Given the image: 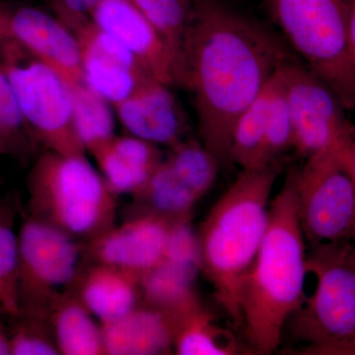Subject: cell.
I'll return each instance as SVG.
<instances>
[{
	"label": "cell",
	"instance_id": "obj_23",
	"mask_svg": "<svg viewBox=\"0 0 355 355\" xmlns=\"http://www.w3.org/2000/svg\"><path fill=\"white\" fill-rule=\"evenodd\" d=\"M70 89L77 137L86 153L94 155L116 137L111 104L86 81Z\"/></svg>",
	"mask_w": 355,
	"mask_h": 355
},
{
	"label": "cell",
	"instance_id": "obj_30",
	"mask_svg": "<svg viewBox=\"0 0 355 355\" xmlns=\"http://www.w3.org/2000/svg\"><path fill=\"white\" fill-rule=\"evenodd\" d=\"M102 0H50L55 16L71 31H78L91 21V14Z\"/></svg>",
	"mask_w": 355,
	"mask_h": 355
},
{
	"label": "cell",
	"instance_id": "obj_28",
	"mask_svg": "<svg viewBox=\"0 0 355 355\" xmlns=\"http://www.w3.org/2000/svg\"><path fill=\"white\" fill-rule=\"evenodd\" d=\"M11 355H58L49 318L19 312L6 315Z\"/></svg>",
	"mask_w": 355,
	"mask_h": 355
},
{
	"label": "cell",
	"instance_id": "obj_17",
	"mask_svg": "<svg viewBox=\"0 0 355 355\" xmlns=\"http://www.w3.org/2000/svg\"><path fill=\"white\" fill-rule=\"evenodd\" d=\"M107 355L174 354V328L164 313L144 303L127 316L102 324Z\"/></svg>",
	"mask_w": 355,
	"mask_h": 355
},
{
	"label": "cell",
	"instance_id": "obj_3",
	"mask_svg": "<svg viewBox=\"0 0 355 355\" xmlns=\"http://www.w3.org/2000/svg\"><path fill=\"white\" fill-rule=\"evenodd\" d=\"M282 170L280 160L242 170L209 210L198 231L202 273L237 328L241 327L243 284L265 238L273 188Z\"/></svg>",
	"mask_w": 355,
	"mask_h": 355
},
{
	"label": "cell",
	"instance_id": "obj_7",
	"mask_svg": "<svg viewBox=\"0 0 355 355\" xmlns=\"http://www.w3.org/2000/svg\"><path fill=\"white\" fill-rule=\"evenodd\" d=\"M349 144L313 154L295 169L298 218L308 249L352 241L355 183L347 166Z\"/></svg>",
	"mask_w": 355,
	"mask_h": 355
},
{
	"label": "cell",
	"instance_id": "obj_11",
	"mask_svg": "<svg viewBox=\"0 0 355 355\" xmlns=\"http://www.w3.org/2000/svg\"><path fill=\"white\" fill-rule=\"evenodd\" d=\"M91 21L130 51L156 80L170 87L189 88L183 67L130 0H102Z\"/></svg>",
	"mask_w": 355,
	"mask_h": 355
},
{
	"label": "cell",
	"instance_id": "obj_21",
	"mask_svg": "<svg viewBox=\"0 0 355 355\" xmlns=\"http://www.w3.org/2000/svg\"><path fill=\"white\" fill-rule=\"evenodd\" d=\"M275 76L236 121L231 135L229 161L245 169L265 167L263 149Z\"/></svg>",
	"mask_w": 355,
	"mask_h": 355
},
{
	"label": "cell",
	"instance_id": "obj_2",
	"mask_svg": "<svg viewBox=\"0 0 355 355\" xmlns=\"http://www.w3.org/2000/svg\"><path fill=\"white\" fill-rule=\"evenodd\" d=\"M308 246L298 218L295 169L270 207V221L260 250L243 284L241 327L253 352L279 349L287 322L306 298Z\"/></svg>",
	"mask_w": 355,
	"mask_h": 355
},
{
	"label": "cell",
	"instance_id": "obj_27",
	"mask_svg": "<svg viewBox=\"0 0 355 355\" xmlns=\"http://www.w3.org/2000/svg\"><path fill=\"white\" fill-rule=\"evenodd\" d=\"M279 69L275 74V89L266 123L263 158L265 166L279 161L295 144L293 121Z\"/></svg>",
	"mask_w": 355,
	"mask_h": 355
},
{
	"label": "cell",
	"instance_id": "obj_15",
	"mask_svg": "<svg viewBox=\"0 0 355 355\" xmlns=\"http://www.w3.org/2000/svg\"><path fill=\"white\" fill-rule=\"evenodd\" d=\"M170 88L149 78L114 106L119 120L130 135L169 148L188 137L187 114Z\"/></svg>",
	"mask_w": 355,
	"mask_h": 355
},
{
	"label": "cell",
	"instance_id": "obj_10",
	"mask_svg": "<svg viewBox=\"0 0 355 355\" xmlns=\"http://www.w3.org/2000/svg\"><path fill=\"white\" fill-rule=\"evenodd\" d=\"M293 121L294 149L303 157L352 140L355 128L326 83L299 60L280 67Z\"/></svg>",
	"mask_w": 355,
	"mask_h": 355
},
{
	"label": "cell",
	"instance_id": "obj_20",
	"mask_svg": "<svg viewBox=\"0 0 355 355\" xmlns=\"http://www.w3.org/2000/svg\"><path fill=\"white\" fill-rule=\"evenodd\" d=\"M174 327V354L179 355H233L240 352L237 338L217 324L205 306L180 317Z\"/></svg>",
	"mask_w": 355,
	"mask_h": 355
},
{
	"label": "cell",
	"instance_id": "obj_25",
	"mask_svg": "<svg viewBox=\"0 0 355 355\" xmlns=\"http://www.w3.org/2000/svg\"><path fill=\"white\" fill-rule=\"evenodd\" d=\"M171 50L187 73L184 44L193 0H130ZM188 77V76H187ZM189 83V81H188ZM189 89V88H188Z\"/></svg>",
	"mask_w": 355,
	"mask_h": 355
},
{
	"label": "cell",
	"instance_id": "obj_29",
	"mask_svg": "<svg viewBox=\"0 0 355 355\" xmlns=\"http://www.w3.org/2000/svg\"><path fill=\"white\" fill-rule=\"evenodd\" d=\"M163 261L202 273L200 237L190 220L173 224L166 244Z\"/></svg>",
	"mask_w": 355,
	"mask_h": 355
},
{
	"label": "cell",
	"instance_id": "obj_13",
	"mask_svg": "<svg viewBox=\"0 0 355 355\" xmlns=\"http://www.w3.org/2000/svg\"><path fill=\"white\" fill-rule=\"evenodd\" d=\"M173 224L155 214L141 212L89 241V252L95 263L120 268L140 279L162 263Z\"/></svg>",
	"mask_w": 355,
	"mask_h": 355
},
{
	"label": "cell",
	"instance_id": "obj_19",
	"mask_svg": "<svg viewBox=\"0 0 355 355\" xmlns=\"http://www.w3.org/2000/svg\"><path fill=\"white\" fill-rule=\"evenodd\" d=\"M49 321L60 354L105 355L102 324L77 297L76 289L55 303Z\"/></svg>",
	"mask_w": 355,
	"mask_h": 355
},
{
	"label": "cell",
	"instance_id": "obj_5",
	"mask_svg": "<svg viewBox=\"0 0 355 355\" xmlns=\"http://www.w3.org/2000/svg\"><path fill=\"white\" fill-rule=\"evenodd\" d=\"M308 273L316 286L287 322L284 334L300 345L298 354L355 355L352 241L308 249Z\"/></svg>",
	"mask_w": 355,
	"mask_h": 355
},
{
	"label": "cell",
	"instance_id": "obj_35",
	"mask_svg": "<svg viewBox=\"0 0 355 355\" xmlns=\"http://www.w3.org/2000/svg\"><path fill=\"white\" fill-rule=\"evenodd\" d=\"M349 1H352V0H349Z\"/></svg>",
	"mask_w": 355,
	"mask_h": 355
},
{
	"label": "cell",
	"instance_id": "obj_34",
	"mask_svg": "<svg viewBox=\"0 0 355 355\" xmlns=\"http://www.w3.org/2000/svg\"><path fill=\"white\" fill-rule=\"evenodd\" d=\"M352 258H354V261H355V221H354V233H352Z\"/></svg>",
	"mask_w": 355,
	"mask_h": 355
},
{
	"label": "cell",
	"instance_id": "obj_31",
	"mask_svg": "<svg viewBox=\"0 0 355 355\" xmlns=\"http://www.w3.org/2000/svg\"><path fill=\"white\" fill-rule=\"evenodd\" d=\"M3 311L0 310V355H11L10 336L7 327L6 314L1 317Z\"/></svg>",
	"mask_w": 355,
	"mask_h": 355
},
{
	"label": "cell",
	"instance_id": "obj_22",
	"mask_svg": "<svg viewBox=\"0 0 355 355\" xmlns=\"http://www.w3.org/2000/svg\"><path fill=\"white\" fill-rule=\"evenodd\" d=\"M135 198L146 207L142 212L155 214L172 223L191 220V212L200 200L177 177L165 158Z\"/></svg>",
	"mask_w": 355,
	"mask_h": 355
},
{
	"label": "cell",
	"instance_id": "obj_18",
	"mask_svg": "<svg viewBox=\"0 0 355 355\" xmlns=\"http://www.w3.org/2000/svg\"><path fill=\"white\" fill-rule=\"evenodd\" d=\"M198 272L163 261L140 277L144 304L161 311L172 324L202 304L196 291Z\"/></svg>",
	"mask_w": 355,
	"mask_h": 355
},
{
	"label": "cell",
	"instance_id": "obj_6",
	"mask_svg": "<svg viewBox=\"0 0 355 355\" xmlns=\"http://www.w3.org/2000/svg\"><path fill=\"white\" fill-rule=\"evenodd\" d=\"M266 10L306 67L355 110L349 0H265Z\"/></svg>",
	"mask_w": 355,
	"mask_h": 355
},
{
	"label": "cell",
	"instance_id": "obj_1",
	"mask_svg": "<svg viewBox=\"0 0 355 355\" xmlns=\"http://www.w3.org/2000/svg\"><path fill=\"white\" fill-rule=\"evenodd\" d=\"M291 50L282 37L226 0H193L184 64L200 141L219 164L229 161L240 114L280 67L297 60Z\"/></svg>",
	"mask_w": 355,
	"mask_h": 355
},
{
	"label": "cell",
	"instance_id": "obj_8",
	"mask_svg": "<svg viewBox=\"0 0 355 355\" xmlns=\"http://www.w3.org/2000/svg\"><path fill=\"white\" fill-rule=\"evenodd\" d=\"M19 228V312L49 318L81 275L83 245L60 229L22 214Z\"/></svg>",
	"mask_w": 355,
	"mask_h": 355
},
{
	"label": "cell",
	"instance_id": "obj_9",
	"mask_svg": "<svg viewBox=\"0 0 355 355\" xmlns=\"http://www.w3.org/2000/svg\"><path fill=\"white\" fill-rule=\"evenodd\" d=\"M3 70L35 139L46 150L86 154L74 128L71 89L64 77L38 58L21 64L10 55Z\"/></svg>",
	"mask_w": 355,
	"mask_h": 355
},
{
	"label": "cell",
	"instance_id": "obj_16",
	"mask_svg": "<svg viewBox=\"0 0 355 355\" xmlns=\"http://www.w3.org/2000/svg\"><path fill=\"white\" fill-rule=\"evenodd\" d=\"M76 293L101 324L127 316L142 302L139 277L99 263L81 273Z\"/></svg>",
	"mask_w": 355,
	"mask_h": 355
},
{
	"label": "cell",
	"instance_id": "obj_24",
	"mask_svg": "<svg viewBox=\"0 0 355 355\" xmlns=\"http://www.w3.org/2000/svg\"><path fill=\"white\" fill-rule=\"evenodd\" d=\"M19 212L17 200L0 196V309L9 316L19 313V231L15 227Z\"/></svg>",
	"mask_w": 355,
	"mask_h": 355
},
{
	"label": "cell",
	"instance_id": "obj_33",
	"mask_svg": "<svg viewBox=\"0 0 355 355\" xmlns=\"http://www.w3.org/2000/svg\"><path fill=\"white\" fill-rule=\"evenodd\" d=\"M347 166L355 183V130L350 140L349 151H347Z\"/></svg>",
	"mask_w": 355,
	"mask_h": 355
},
{
	"label": "cell",
	"instance_id": "obj_4",
	"mask_svg": "<svg viewBox=\"0 0 355 355\" xmlns=\"http://www.w3.org/2000/svg\"><path fill=\"white\" fill-rule=\"evenodd\" d=\"M27 212L79 241H91L114 225L116 196L86 154L46 150L28 177Z\"/></svg>",
	"mask_w": 355,
	"mask_h": 355
},
{
	"label": "cell",
	"instance_id": "obj_32",
	"mask_svg": "<svg viewBox=\"0 0 355 355\" xmlns=\"http://www.w3.org/2000/svg\"><path fill=\"white\" fill-rule=\"evenodd\" d=\"M350 2L349 46L350 57L355 69V0Z\"/></svg>",
	"mask_w": 355,
	"mask_h": 355
},
{
	"label": "cell",
	"instance_id": "obj_14",
	"mask_svg": "<svg viewBox=\"0 0 355 355\" xmlns=\"http://www.w3.org/2000/svg\"><path fill=\"white\" fill-rule=\"evenodd\" d=\"M2 25L14 41L57 70L70 87L85 83L78 39L57 16L21 7L2 18Z\"/></svg>",
	"mask_w": 355,
	"mask_h": 355
},
{
	"label": "cell",
	"instance_id": "obj_26",
	"mask_svg": "<svg viewBox=\"0 0 355 355\" xmlns=\"http://www.w3.org/2000/svg\"><path fill=\"white\" fill-rule=\"evenodd\" d=\"M165 160L177 177L200 198L214 186L220 165L200 139L190 137L171 147Z\"/></svg>",
	"mask_w": 355,
	"mask_h": 355
},
{
	"label": "cell",
	"instance_id": "obj_12",
	"mask_svg": "<svg viewBox=\"0 0 355 355\" xmlns=\"http://www.w3.org/2000/svg\"><path fill=\"white\" fill-rule=\"evenodd\" d=\"M76 35L86 83L112 106L125 101L147 79L153 78L130 51L92 21Z\"/></svg>",
	"mask_w": 355,
	"mask_h": 355
}]
</instances>
